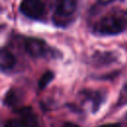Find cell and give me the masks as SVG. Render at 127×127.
Wrapping results in <instances>:
<instances>
[{"label":"cell","instance_id":"cell-1","mask_svg":"<svg viewBox=\"0 0 127 127\" xmlns=\"http://www.w3.org/2000/svg\"><path fill=\"white\" fill-rule=\"evenodd\" d=\"M127 20L118 15H106L102 17L94 26L97 34L103 36L117 35L125 30Z\"/></svg>","mask_w":127,"mask_h":127},{"label":"cell","instance_id":"cell-2","mask_svg":"<svg viewBox=\"0 0 127 127\" xmlns=\"http://www.w3.org/2000/svg\"><path fill=\"white\" fill-rule=\"evenodd\" d=\"M20 11L30 19H40L45 11L44 3L41 0H23L20 4Z\"/></svg>","mask_w":127,"mask_h":127},{"label":"cell","instance_id":"cell-3","mask_svg":"<svg viewBox=\"0 0 127 127\" xmlns=\"http://www.w3.org/2000/svg\"><path fill=\"white\" fill-rule=\"evenodd\" d=\"M18 118H14L17 127H39V121L30 108H22L17 111Z\"/></svg>","mask_w":127,"mask_h":127},{"label":"cell","instance_id":"cell-4","mask_svg":"<svg viewBox=\"0 0 127 127\" xmlns=\"http://www.w3.org/2000/svg\"><path fill=\"white\" fill-rule=\"evenodd\" d=\"M25 50L33 58H40L47 54V45L43 40L28 38L25 41Z\"/></svg>","mask_w":127,"mask_h":127},{"label":"cell","instance_id":"cell-5","mask_svg":"<svg viewBox=\"0 0 127 127\" xmlns=\"http://www.w3.org/2000/svg\"><path fill=\"white\" fill-rule=\"evenodd\" d=\"M77 0H56V14L60 17H69L74 13Z\"/></svg>","mask_w":127,"mask_h":127},{"label":"cell","instance_id":"cell-6","mask_svg":"<svg viewBox=\"0 0 127 127\" xmlns=\"http://www.w3.org/2000/svg\"><path fill=\"white\" fill-rule=\"evenodd\" d=\"M15 63H16V60H15L14 55L7 49L3 48L0 54V64H1L2 71L12 69L15 65Z\"/></svg>","mask_w":127,"mask_h":127},{"label":"cell","instance_id":"cell-7","mask_svg":"<svg viewBox=\"0 0 127 127\" xmlns=\"http://www.w3.org/2000/svg\"><path fill=\"white\" fill-rule=\"evenodd\" d=\"M53 77H54V74H53L52 72H50V71L46 72V73L42 76V78L40 79V81H39V88H44V87L52 80Z\"/></svg>","mask_w":127,"mask_h":127},{"label":"cell","instance_id":"cell-8","mask_svg":"<svg viewBox=\"0 0 127 127\" xmlns=\"http://www.w3.org/2000/svg\"><path fill=\"white\" fill-rule=\"evenodd\" d=\"M62 127H80V126H78L77 124L72 123V122H65L62 125Z\"/></svg>","mask_w":127,"mask_h":127},{"label":"cell","instance_id":"cell-9","mask_svg":"<svg viewBox=\"0 0 127 127\" xmlns=\"http://www.w3.org/2000/svg\"><path fill=\"white\" fill-rule=\"evenodd\" d=\"M101 127H118L116 124H107V125H104V126H101Z\"/></svg>","mask_w":127,"mask_h":127}]
</instances>
